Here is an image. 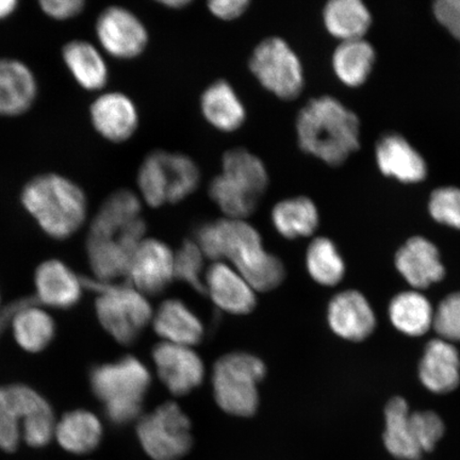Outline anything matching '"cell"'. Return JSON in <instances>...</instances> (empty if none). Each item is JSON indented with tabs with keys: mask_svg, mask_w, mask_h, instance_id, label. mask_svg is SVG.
<instances>
[{
	"mask_svg": "<svg viewBox=\"0 0 460 460\" xmlns=\"http://www.w3.org/2000/svg\"><path fill=\"white\" fill-rule=\"evenodd\" d=\"M433 326L442 341H460V292L453 293L439 304L434 313Z\"/></svg>",
	"mask_w": 460,
	"mask_h": 460,
	"instance_id": "cell-40",
	"label": "cell"
},
{
	"mask_svg": "<svg viewBox=\"0 0 460 460\" xmlns=\"http://www.w3.org/2000/svg\"><path fill=\"white\" fill-rule=\"evenodd\" d=\"M190 2L187 0H168V2H161V4L171 9H182L189 5Z\"/></svg>",
	"mask_w": 460,
	"mask_h": 460,
	"instance_id": "cell-46",
	"label": "cell"
},
{
	"mask_svg": "<svg viewBox=\"0 0 460 460\" xmlns=\"http://www.w3.org/2000/svg\"><path fill=\"white\" fill-rule=\"evenodd\" d=\"M20 200L40 228L56 240H66L79 232L89 214L84 190L72 178L46 172L29 180Z\"/></svg>",
	"mask_w": 460,
	"mask_h": 460,
	"instance_id": "cell-3",
	"label": "cell"
},
{
	"mask_svg": "<svg viewBox=\"0 0 460 460\" xmlns=\"http://www.w3.org/2000/svg\"><path fill=\"white\" fill-rule=\"evenodd\" d=\"M137 250L126 245L119 235L112 239H86L92 271L96 280L113 284L119 279H128L130 263Z\"/></svg>",
	"mask_w": 460,
	"mask_h": 460,
	"instance_id": "cell-25",
	"label": "cell"
},
{
	"mask_svg": "<svg viewBox=\"0 0 460 460\" xmlns=\"http://www.w3.org/2000/svg\"><path fill=\"white\" fill-rule=\"evenodd\" d=\"M376 160L384 175L402 182L415 183L427 176L428 168L421 155L399 135L384 136L378 141Z\"/></svg>",
	"mask_w": 460,
	"mask_h": 460,
	"instance_id": "cell-21",
	"label": "cell"
},
{
	"mask_svg": "<svg viewBox=\"0 0 460 460\" xmlns=\"http://www.w3.org/2000/svg\"><path fill=\"white\" fill-rule=\"evenodd\" d=\"M205 286L217 306L229 314H247L256 307L252 288L226 263L215 262L207 270Z\"/></svg>",
	"mask_w": 460,
	"mask_h": 460,
	"instance_id": "cell-18",
	"label": "cell"
},
{
	"mask_svg": "<svg viewBox=\"0 0 460 460\" xmlns=\"http://www.w3.org/2000/svg\"><path fill=\"white\" fill-rule=\"evenodd\" d=\"M80 280L100 295L96 314L103 329L120 344L135 343L154 316L146 296L129 284H108L88 278Z\"/></svg>",
	"mask_w": 460,
	"mask_h": 460,
	"instance_id": "cell-6",
	"label": "cell"
},
{
	"mask_svg": "<svg viewBox=\"0 0 460 460\" xmlns=\"http://www.w3.org/2000/svg\"><path fill=\"white\" fill-rule=\"evenodd\" d=\"M249 66L257 82L279 100L293 101L301 95L305 85L302 61L284 39H264L252 51Z\"/></svg>",
	"mask_w": 460,
	"mask_h": 460,
	"instance_id": "cell-8",
	"label": "cell"
},
{
	"mask_svg": "<svg viewBox=\"0 0 460 460\" xmlns=\"http://www.w3.org/2000/svg\"><path fill=\"white\" fill-rule=\"evenodd\" d=\"M84 0H40L39 7L49 19L66 22L76 19L84 11Z\"/></svg>",
	"mask_w": 460,
	"mask_h": 460,
	"instance_id": "cell-41",
	"label": "cell"
},
{
	"mask_svg": "<svg viewBox=\"0 0 460 460\" xmlns=\"http://www.w3.org/2000/svg\"><path fill=\"white\" fill-rule=\"evenodd\" d=\"M323 21L327 31L344 42L364 39L371 14L359 0H332L323 10Z\"/></svg>",
	"mask_w": 460,
	"mask_h": 460,
	"instance_id": "cell-28",
	"label": "cell"
},
{
	"mask_svg": "<svg viewBox=\"0 0 460 460\" xmlns=\"http://www.w3.org/2000/svg\"><path fill=\"white\" fill-rule=\"evenodd\" d=\"M249 5L250 2L246 0H212L208 9L217 19L229 22L243 16Z\"/></svg>",
	"mask_w": 460,
	"mask_h": 460,
	"instance_id": "cell-43",
	"label": "cell"
},
{
	"mask_svg": "<svg viewBox=\"0 0 460 460\" xmlns=\"http://www.w3.org/2000/svg\"><path fill=\"white\" fill-rule=\"evenodd\" d=\"M395 267L408 284L425 289L445 278L438 249L428 239L413 237L395 255Z\"/></svg>",
	"mask_w": 460,
	"mask_h": 460,
	"instance_id": "cell-16",
	"label": "cell"
},
{
	"mask_svg": "<svg viewBox=\"0 0 460 460\" xmlns=\"http://www.w3.org/2000/svg\"><path fill=\"white\" fill-rule=\"evenodd\" d=\"M411 429L413 438L422 453L434 450L445 434V424L434 411L411 413Z\"/></svg>",
	"mask_w": 460,
	"mask_h": 460,
	"instance_id": "cell-38",
	"label": "cell"
},
{
	"mask_svg": "<svg viewBox=\"0 0 460 460\" xmlns=\"http://www.w3.org/2000/svg\"><path fill=\"white\" fill-rule=\"evenodd\" d=\"M62 61L80 88L103 92L111 77L105 54L88 40L75 39L63 45Z\"/></svg>",
	"mask_w": 460,
	"mask_h": 460,
	"instance_id": "cell-17",
	"label": "cell"
},
{
	"mask_svg": "<svg viewBox=\"0 0 460 460\" xmlns=\"http://www.w3.org/2000/svg\"><path fill=\"white\" fill-rule=\"evenodd\" d=\"M13 327L16 342L22 349L31 353L43 350L55 335L53 319L40 309L38 305L20 310L14 316Z\"/></svg>",
	"mask_w": 460,
	"mask_h": 460,
	"instance_id": "cell-34",
	"label": "cell"
},
{
	"mask_svg": "<svg viewBox=\"0 0 460 460\" xmlns=\"http://www.w3.org/2000/svg\"><path fill=\"white\" fill-rule=\"evenodd\" d=\"M94 29L102 53L117 60L136 59L148 45L146 26L122 5H109L103 9L97 16Z\"/></svg>",
	"mask_w": 460,
	"mask_h": 460,
	"instance_id": "cell-10",
	"label": "cell"
},
{
	"mask_svg": "<svg viewBox=\"0 0 460 460\" xmlns=\"http://www.w3.org/2000/svg\"><path fill=\"white\" fill-rule=\"evenodd\" d=\"M92 390L105 406L106 416L115 425L139 419L143 402L151 386L147 367L134 356L97 366L90 374Z\"/></svg>",
	"mask_w": 460,
	"mask_h": 460,
	"instance_id": "cell-4",
	"label": "cell"
},
{
	"mask_svg": "<svg viewBox=\"0 0 460 460\" xmlns=\"http://www.w3.org/2000/svg\"><path fill=\"white\" fill-rule=\"evenodd\" d=\"M195 243L203 255L216 262L228 259L252 289L274 290L286 276L284 263L263 249L258 230L245 220H221L205 223L195 233Z\"/></svg>",
	"mask_w": 460,
	"mask_h": 460,
	"instance_id": "cell-1",
	"label": "cell"
},
{
	"mask_svg": "<svg viewBox=\"0 0 460 460\" xmlns=\"http://www.w3.org/2000/svg\"><path fill=\"white\" fill-rule=\"evenodd\" d=\"M209 197L226 218L245 220L257 208L259 199L223 174L212 178Z\"/></svg>",
	"mask_w": 460,
	"mask_h": 460,
	"instance_id": "cell-36",
	"label": "cell"
},
{
	"mask_svg": "<svg viewBox=\"0 0 460 460\" xmlns=\"http://www.w3.org/2000/svg\"><path fill=\"white\" fill-rule=\"evenodd\" d=\"M139 195L129 189L115 190L102 201L89 227L88 239L118 238L123 230L141 217Z\"/></svg>",
	"mask_w": 460,
	"mask_h": 460,
	"instance_id": "cell-20",
	"label": "cell"
},
{
	"mask_svg": "<svg viewBox=\"0 0 460 460\" xmlns=\"http://www.w3.org/2000/svg\"><path fill=\"white\" fill-rule=\"evenodd\" d=\"M298 146L331 166L341 165L359 147V119L329 95L310 100L297 113Z\"/></svg>",
	"mask_w": 460,
	"mask_h": 460,
	"instance_id": "cell-2",
	"label": "cell"
},
{
	"mask_svg": "<svg viewBox=\"0 0 460 460\" xmlns=\"http://www.w3.org/2000/svg\"><path fill=\"white\" fill-rule=\"evenodd\" d=\"M204 257L194 241L186 240L174 254V276L191 286L200 295L207 296L206 286L201 279Z\"/></svg>",
	"mask_w": 460,
	"mask_h": 460,
	"instance_id": "cell-37",
	"label": "cell"
},
{
	"mask_svg": "<svg viewBox=\"0 0 460 460\" xmlns=\"http://www.w3.org/2000/svg\"><path fill=\"white\" fill-rule=\"evenodd\" d=\"M153 359L160 381L172 394L186 395L203 383V361L185 345L161 342L153 349Z\"/></svg>",
	"mask_w": 460,
	"mask_h": 460,
	"instance_id": "cell-13",
	"label": "cell"
},
{
	"mask_svg": "<svg viewBox=\"0 0 460 460\" xmlns=\"http://www.w3.org/2000/svg\"><path fill=\"white\" fill-rule=\"evenodd\" d=\"M434 13L440 24L460 40V0H439Z\"/></svg>",
	"mask_w": 460,
	"mask_h": 460,
	"instance_id": "cell-42",
	"label": "cell"
},
{
	"mask_svg": "<svg viewBox=\"0 0 460 460\" xmlns=\"http://www.w3.org/2000/svg\"><path fill=\"white\" fill-rule=\"evenodd\" d=\"M55 435L59 445L67 452L85 454L100 445L102 429L93 413L74 411L63 416L56 425Z\"/></svg>",
	"mask_w": 460,
	"mask_h": 460,
	"instance_id": "cell-30",
	"label": "cell"
},
{
	"mask_svg": "<svg viewBox=\"0 0 460 460\" xmlns=\"http://www.w3.org/2000/svg\"><path fill=\"white\" fill-rule=\"evenodd\" d=\"M310 276L323 286L341 283L345 272L344 261L332 241L316 238L310 243L306 255Z\"/></svg>",
	"mask_w": 460,
	"mask_h": 460,
	"instance_id": "cell-35",
	"label": "cell"
},
{
	"mask_svg": "<svg viewBox=\"0 0 460 460\" xmlns=\"http://www.w3.org/2000/svg\"><path fill=\"white\" fill-rule=\"evenodd\" d=\"M419 377L423 386L434 394H447L460 383V356L451 342L434 339L425 348L420 361Z\"/></svg>",
	"mask_w": 460,
	"mask_h": 460,
	"instance_id": "cell-19",
	"label": "cell"
},
{
	"mask_svg": "<svg viewBox=\"0 0 460 460\" xmlns=\"http://www.w3.org/2000/svg\"><path fill=\"white\" fill-rule=\"evenodd\" d=\"M386 429L384 431V442L391 456L401 460H418L422 456L421 450L413 438L410 407L402 398L390 400L386 410Z\"/></svg>",
	"mask_w": 460,
	"mask_h": 460,
	"instance_id": "cell-31",
	"label": "cell"
},
{
	"mask_svg": "<svg viewBox=\"0 0 460 460\" xmlns=\"http://www.w3.org/2000/svg\"><path fill=\"white\" fill-rule=\"evenodd\" d=\"M92 128L102 139L124 143L139 128V111L130 96L119 91H103L89 108Z\"/></svg>",
	"mask_w": 460,
	"mask_h": 460,
	"instance_id": "cell-11",
	"label": "cell"
},
{
	"mask_svg": "<svg viewBox=\"0 0 460 460\" xmlns=\"http://www.w3.org/2000/svg\"><path fill=\"white\" fill-rule=\"evenodd\" d=\"M266 373V365L254 355L238 352L223 356L212 373L217 405L229 415L254 416L259 406L258 384Z\"/></svg>",
	"mask_w": 460,
	"mask_h": 460,
	"instance_id": "cell-7",
	"label": "cell"
},
{
	"mask_svg": "<svg viewBox=\"0 0 460 460\" xmlns=\"http://www.w3.org/2000/svg\"><path fill=\"white\" fill-rule=\"evenodd\" d=\"M157 335L165 342L192 347L203 341L204 327L191 310L180 300H168L160 305L153 316Z\"/></svg>",
	"mask_w": 460,
	"mask_h": 460,
	"instance_id": "cell-24",
	"label": "cell"
},
{
	"mask_svg": "<svg viewBox=\"0 0 460 460\" xmlns=\"http://www.w3.org/2000/svg\"><path fill=\"white\" fill-rule=\"evenodd\" d=\"M429 214L438 223L460 229V189L440 188L431 194Z\"/></svg>",
	"mask_w": 460,
	"mask_h": 460,
	"instance_id": "cell-39",
	"label": "cell"
},
{
	"mask_svg": "<svg viewBox=\"0 0 460 460\" xmlns=\"http://www.w3.org/2000/svg\"><path fill=\"white\" fill-rule=\"evenodd\" d=\"M276 232L288 240L309 237L319 226V211L312 199L296 197L280 200L272 209Z\"/></svg>",
	"mask_w": 460,
	"mask_h": 460,
	"instance_id": "cell-26",
	"label": "cell"
},
{
	"mask_svg": "<svg viewBox=\"0 0 460 460\" xmlns=\"http://www.w3.org/2000/svg\"><path fill=\"white\" fill-rule=\"evenodd\" d=\"M36 296H28L22 300L15 301L0 310V336L7 329L9 324H13V321L17 313L22 308L31 306V305H39Z\"/></svg>",
	"mask_w": 460,
	"mask_h": 460,
	"instance_id": "cell-44",
	"label": "cell"
},
{
	"mask_svg": "<svg viewBox=\"0 0 460 460\" xmlns=\"http://www.w3.org/2000/svg\"><path fill=\"white\" fill-rule=\"evenodd\" d=\"M200 172L194 160L181 153L154 151L143 160L137 175L143 203L159 208L181 203L197 191Z\"/></svg>",
	"mask_w": 460,
	"mask_h": 460,
	"instance_id": "cell-5",
	"label": "cell"
},
{
	"mask_svg": "<svg viewBox=\"0 0 460 460\" xmlns=\"http://www.w3.org/2000/svg\"><path fill=\"white\" fill-rule=\"evenodd\" d=\"M376 61V51L364 39L341 42L332 55V68L341 83L359 86L366 82Z\"/></svg>",
	"mask_w": 460,
	"mask_h": 460,
	"instance_id": "cell-33",
	"label": "cell"
},
{
	"mask_svg": "<svg viewBox=\"0 0 460 460\" xmlns=\"http://www.w3.org/2000/svg\"><path fill=\"white\" fill-rule=\"evenodd\" d=\"M31 408V390L24 385L0 387V448L13 452L20 444V422Z\"/></svg>",
	"mask_w": 460,
	"mask_h": 460,
	"instance_id": "cell-32",
	"label": "cell"
},
{
	"mask_svg": "<svg viewBox=\"0 0 460 460\" xmlns=\"http://www.w3.org/2000/svg\"><path fill=\"white\" fill-rule=\"evenodd\" d=\"M36 287L39 303L50 307L71 308L82 296V280L59 261H45L38 268Z\"/></svg>",
	"mask_w": 460,
	"mask_h": 460,
	"instance_id": "cell-23",
	"label": "cell"
},
{
	"mask_svg": "<svg viewBox=\"0 0 460 460\" xmlns=\"http://www.w3.org/2000/svg\"><path fill=\"white\" fill-rule=\"evenodd\" d=\"M200 111L212 128L222 132L240 129L246 119L243 101L226 80H217L203 92Z\"/></svg>",
	"mask_w": 460,
	"mask_h": 460,
	"instance_id": "cell-22",
	"label": "cell"
},
{
	"mask_svg": "<svg viewBox=\"0 0 460 460\" xmlns=\"http://www.w3.org/2000/svg\"><path fill=\"white\" fill-rule=\"evenodd\" d=\"M174 279V252L163 241L144 239L132 257L128 283L143 296H156Z\"/></svg>",
	"mask_w": 460,
	"mask_h": 460,
	"instance_id": "cell-12",
	"label": "cell"
},
{
	"mask_svg": "<svg viewBox=\"0 0 460 460\" xmlns=\"http://www.w3.org/2000/svg\"><path fill=\"white\" fill-rule=\"evenodd\" d=\"M17 0H0V22L10 19L19 10Z\"/></svg>",
	"mask_w": 460,
	"mask_h": 460,
	"instance_id": "cell-45",
	"label": "cell"
},
{
	"mask_svg": "<svg viewBox=\"0 0 460 460\" xmlns=\"http://www.w3.org/2000/svg\"><path fill=\"white\" fill-rule=\"evenodd\" d=\"M391 323L407 336L428 332L434 322V310L428 298L418 291L402 292L389 305Z\"/></svg>",
	"mask_w": 460,
	"mask_h": 460,
	"instance_id": "cell-29",
	"label": "cell"
},
{
	"mask_svg": "<svg viewBox=\"0 0 460 460\" xmlns=\"http://www.w3.org/2000/svg\"><path fill=\"white\" fill-rule=\"evenodd\" d=\"M327 320L333 332L349 341H361L376 329V314L358 291L348 290L332 297Z\"/></svg>",
	"mask_w": 460,
	"mask_h": 460,
	"instance_id": "cell-15",
	"label": "cell"
},
{
	"mask_svg": "<svg viewBox=\"0 0 460 460\" xmlns=\"http://www.w3.org/2000/svg\"><path fill=\"white\" fill-rule=\"evenodd\" d=\"M221 174L258 199L269 187V172L263 161L243 147L229 149L223 155Z\"/></svg>",
	"mask_w": 460,
	"mask_h": 460,
	"instance_id": "cell-27",
	"label": "cell"
},
{
	"mask_svg": "<svg viewBox=\"0 0 460 460\" xmlns=\"http://www.w3.org/2000/svg\"><path fill=\"white\" fill-rule=\"evenodd\" d=\"M143 450L153 460H180L191 450V422L176 402H164L137 427Z\"/></svg>",
	"mask_w": 460,
	"mask_h": 460,
	"instance_id": "cell-9",
	"label": "cell"
},
{
	"mask_svg": "<svg viewBox=\"0 0 460 460\" xmlns=\"http://www.w3.org/2000/svg\"><path fill=\"white\" fill-rule=\"evenodd\" d=\"M38 96V78L31 67L16 58H0V117L26 114Z\"/></svg>",
	"mask_w": 460,
	"mask_h": 460,
	"instance_id": "cell-14",
	"label": "cell"
}]
</instances>
